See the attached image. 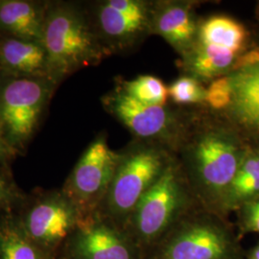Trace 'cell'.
I'll return each instance as SVG.
<instances>
[{
	"mask_svg": "<svg viewBox=\"0 0 259 259\" xmlns=\"http://www.w3.org/2000/svg\"><path fill=\"white\" fill-rule=\"evenodd\" d=\"M248 145L204 107L189 108L175 155L197 200L207 210L220 215L223 198Z\"/></svg>",
	"mask_w": 259,
	"mask_h": 259,
	"instance_id": "1",
	"label": "cell"
},
{
	"mask_svg": "<svg viewBox=\"0 0 259 259\" xmlns=\"http://www.w3.org/2000/svg\"><path fill=\"white\" fill-rule=\"evenodd\" d=\"M200 206L203 205L191 190L175 155L163 174L141 198L124 230L145 254Z\"/></svg>",
	"mask_w": 259,
	"mask_h": 259,
	"instance_id": "2",
	"label": "cell"
},
{
	"mask_svg": "<svg viewBox=\"0 0 259 259\" xmlns=\"http://www.w3.org/2000/svg\"><path fill=\"white\" fill-rule=\"evenodd\" d=\"M239 237L217 213L200 206L167 233L144 259H244Z\"/></svg>",
	"mask_w": 259,
	"mask_h": 259,
	"instance_id": "3",
	"label": "cell"
},
{
	"mask_svg": "<svg viewBox=\"0 0 259 259\" xmlns=\"http://www.w3.org/2000/svg\"><path fill=\"white\" fill-rule=\"evenodd\" d=\"M175 154L153 142L135 139L124 152L103 202L106 217L124 230L141 198L163 174Z\"/></svg>",
	"mask_w": 259,
	"mask_h": 259,
	"instance_id": "4",
	"label": "cell"
},
{
	"mask_svg": "<svg viewBox=\"0 0 259 259\" xmlns=\"http://www.w3.org/2000/svg\"><path fill=\"white\" fill-rule=\"evenodd\" d=\"M250 34L238 19L215 14L200 19L194 45L178 65L184 74L203 83L231 73L248 51Z\"/></svg>",
	"mask_w": 259,
	"mask_h": 259,
	"instance_id": "5",
	"label": "cell"
},
{
	"mask_svg": "<svg viewBox=\"0 0 259 259\" xmlns=\"http://www.w3.org/2000/svg\"><path fill=\"white\" fill-rule=\"evenodd\" d=\"M44 47L47 68L59 76L98 64L109 55L97 36L91 19L71 5L50 12L44 25Z\"/></svg>",
	"mask_w": 259,
	"mask_h": 259,
	"instance_id": "6",
	"label": "cell"
},
{
	"mask_svg": "<svg viewBox=\"0 0 259 259\" xmlns=\"http://www.w3.org/2000/svg\"><path fill=\"white\" fill-rule=\"evenodd\" d=\"M103 102L135 139L157 143L175 154L188 118L189 108L143 104L131 97L119 85Z\"/></svg>",
	"mask_w": 259,
	"mask_h": 259,
	"instance_id": "7",
	"label": "cell"
},
{
	"mask_svg": "<svg viewBox=\"0 0 259 259\" xmlns=\"http://www.w3.org/2000/svg\"><path fill=\"white\" fill-rule=\"evenodd\" d=\"M154 0H107L96 4L93 27L109 55L131 52L152 35Z\"/></svg>",
	"mask_w": 259,
	"mask_h": 259,
	"instance_id": "8",
	"label": "cell"
},
{
	"mask_svg": "<svg viewBox=\"0 0 259 259\" xmlns=\"http://www.w3.org/2000/svg\"><path fill=\"white\" fill-rule=\"evenodd\" d=\"M121 153L112 151L105 138L91 143L68 181L69 200L81 216L96 212L108 193Z\"/></svg>",
	"mask_w": 259,
	"mask_h": 259,
	"instance_id": "9",
	"label": "cell"
},
{
	"mask_svg": "<svg viewBox=\"0 0 259 259\" xmlns=\"http://www.w3.org/2000/svg\"><path fill=\"white\" fill-rule=\"evenodd\" d=\"M232 102L220 114L247 144L259 146V48L241 56L229 73Z\"/></svg>",
	"mask_w": 259,
	"mask_h": 259,
	"instance_id": "10",
	"label": "cell"
},
{
	"mask_svg": "<svg viewBox=\"0 0 259 259\" xmlns=\"http://www.w3.org/2000/svg\"><path fill=\"white\" fill-rule=\"evenodd\" d=\"M76 229L75 259H144V251L127 232L106 216H81Z\"/></svg>",
	"mask_w": 259,
	"mask_h": 259,
	"instance_id": "11",
	"label": "cell"
},
{
	"mask_svg": "<svg viewBox=\"0 0 259 259\" xmlns=\"http://www.w3.org/2000/svg\"><path fill=\"white\" fill-rule=\"evenodd\" d=\"M46 97V88L31 79L15 80L5 87L0 100V114L13 138L26 139L32 135Z\"/></svg>",
	"mask_w": 259,
	"mask_h": 259,
	"instance_id": "12",
	"label": "cell"
},
{
	"mask_svg": "<svg viewBox=\"0 0 259 259\" xmlns=\"http://www.w3.org/2000/svg\"><path fill=\"white\" fill-rule=\"evenodd\" d=\"M197 2L189 0H156L153 4L152 35L163 38L180 58L194 45L200 19Z\"/></svg>",
	"mask_w": 259,
	"mask_h": 259,
	"instance_id": "13",
	"label": "cell"
},
{
	"mask_svg": "<svg viewBox=\"0 0 259 259\" xmlns=\"http://www.w3.org/2000/svg\"><path fill=\"white\" fill-rule=\"evenodd\" d=\"M80 217L70 201H47L36 205L29 214L28 236L42 244L58 243L74 230Z\"/></svg>",
	"mask_w": 259,
	"mask_h": 259,
	"instance_id": "14",
	"label": "cell"
},
{
	"mask_svg": "<svg viewBox=\"0 0 259 259\" xmlns=\"http://www.w3.org/2000/svg\"><path fill=\"white\" fill-rule=\"evenodd\" d=\"M259 198V146L248 145L232 183L223 198L220 215L237 212L245 204Z\"/></svg>",
	"mask_w": 259,
	"mask_h": 259,
	"instance_id": "15",
	"label": "cell"
},
{
	"mask_svg": "<svg viewBox=\"0 0 259 259\" xmlns=\"http://www.w3.org/2000/svg\"><path fill=\"white\" fill-rule=\"evenodd\" d=\"M0 25L19 39L34 42L44 38V25L37 7L26 1L0 2Z\"/></svg>",
	"mask_w": 259,
	"mask_h": 259,
	"instance_id": "16",
	"label": "cell"
},
{
	"mask_svg": "<svg viewBox=\"0 0 259 259\" xmlns=\"http://www.w3.org/2000/svg\"><path fill=\"white\" fill-rule=\"evenodd\" d=\"M0 58L6 66L23 73L41 72L47 67L44 46L19 38L7 39L2 44Z\"/></svg>",
	"mask_w": 259,
	"mask_h": 259,
	"instance_id": "17",
	"label": "cell"
},
{
	"mask_svg": "<svg viewBox=\"0 0 259 259\" xmlns=\"http://www.w3.org/2000/svg\"><path fill=\"white\" fill-rule=\"evenodd\" d=\"M121 89L139 102L152 106L168 105V87L153 75H139L132 80H121Z\"/></svg>",
	"mask_w": 259,
	"mask_h": 259,
	"instance_id": "18",
	"label": "cell"
},
{
	"mask_svg": "<svg viewBox=\"0 0 259 259\" xmlns=\"http://www.w3.org/2000/svg\"><path fill=\"white\" fill-rule=\"evenodd\" d=\"M206 87L189 75H182L168 87L169 99L181 108H200L205 106Z\"/></svg>",
	"mask_w": 259,
	"mask_h": 259,
	"instance_id": "19",
	"label": "cell"
},
{
	"mask_svg": "<svg viewBox=\"0 0 259 259\" xmlns=\"http://www.w3.org/2000/svg\"><path fill=\"white\" fill-rule=\"evenodd\" d=\"M0 259H42L30 237L11 227L0 230Z\"/></svg>",
	"mask_w": 259,
	"mask_h": 259,
	"instance_id": "20",
	"label": "cell"
},
{
	"mask_svg": "<svg viewBox=\"0 0 259 259\" xmlns=\"http://www.w3.org/2000/svg\"><path fill=\"white\" fill-rule=\"evenodd\" d=\"M232 97V82L229 74L216 78L206 85L204 108L214 114H220L228 109Z\"/></svg>",
	"mask_w": 259,
	"mask_h": 259,
	"instance_id": "21",
	"label": "cell"
},
{
	"mask_svg": "<svg viewBox=\"0 0 259 259\" xmlns=\"http://www.w3.org/2000/svg\"><path fill=\"white\" fill-rule=\"evenodd\" d=\"M237 213L241 234H259V198L245 204Z\"/></svg>",
	"mask_w": 259,
	"mask_h": 259,
	"instance_id": "22",
	"label": "cell"
},
{
	"mask_svg": "<svg viewBox=\"0 0 259 259\" xmlns=\"http://www.w3.org/2000/svg\"><path fill=\"white\" fill-rule=\"evenodd\" d=\"M244 259H259V241L254 245L247 254H245Z\"/></svg>",
	"mask_w": 259,
	"mask_h": 259,
	"instance_id": "23",
	"label": "cell"
},
{
	"mask_svg": "<svg viewBox=\"0 0 259 259\" xmlns=\"http://www.w3.org/2000/svg\"><path fill=\"white\" fill-rule=\"evenodd\" d=\"M6 196H7L6 186H5V184L3 183V181L0 179V201H2Z\"/></svg>",
	"mask_w": 259,
	"mask_h": 259,
	"instance_id": "24",
	"label": "cell"
},
{
	"mask_svg": "<svg viewBox=\"0 0 259 259\" xmlns=\"http://www.w3.org/2000/svg\"><path fill=\"white\" fill-rule=\"evenodd\" d=\"M256 14H257V17L259 18V1L257 2V6H256Z\"/></svg>",
	"mask_w": 259,
	"mask_h": 259,
	"instance_id": "25",
	"label": "cell"
},
{
	"mask_svg": "<svg viewBox=\"0 0 259 259\" xmlns=\"http://www.w3.org/2000/svg\"><path fill=\"white\" fill-rule=\"evenodd\" d=\"M0 146H1V137H0Z\"/></svg>",
	"mask_w": 259,
	"mask_h": 259,
	"instance_id": "26",
	"label": "cell"
}]
</instances>
